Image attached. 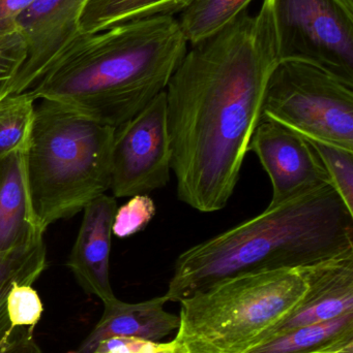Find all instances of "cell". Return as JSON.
Masks as SVG:
<instances>
[{
	"mask_svg": "<svg viewBox=\"0 0 353 353\" xmlns=\"http://www.w3.org/2000/svg\"><path fill=\"white\" fill-rule=\"evenodd\" d=\"M279 62L274 0L188 49L165 90L180 201L201 213L227 205Z\"/></svg>",
	"mask_w": 353,
	"mask_h": 353,
	"instance_id": "6da1fadb",
	"label": "cell"
},
{
	"mask_svg": "<svg viewBox=\"0 0 353 353\" xmlns=\"http://www.w3.org/2000/svg\"><path fill=\"white\" fill-rule=\"evenodd\" d=\"M187 51L173 16L81 33L28 92L116 128L166 90Z\"/></svg>",
	"mask_w": 353,
	"mask_h": 353,
	"instance_id": "7a4b0ae2",
	"label": "cell"
},
{
	"mask_svg": "<svg viewBox=\"0 0 353 353\" xmlns=\"http://www.w3.org/2000/svg\"><path fill=\"white\" fill-rule=\"evenodd\" d=\"M353 249V213L331 185L288 199L184 251L165 294L180 303L226 278L298 269Z\"/></svg>",
	"mask_w": 353,
	"mask_h": 353,
	"instance_id": "3957f363",
	"label": "cell"
},
{
	"mask_svg": "<svg viewBox=\"0 0 353 353\" xmlns=\"http://www.w3.org/2000/svg\"><path fill=\"white\" fill-rule=\"evenodd\" d=\"M26 150L33 212L39 226L70 218L111 188L115 128L41 99Z\"/></svg>",
	"mask_w": 353,
	"mask_h": 353,
	"instance_id": "277c9868",
	"label": "cell"
},
{
	"mask_svg": "<svg viewBox=\"0 0 353 353\" xmlns=\"http://www.w3.org/2000/svg\"><path fill=\"white\" fill-rule=\"evenodd\" d=\"M308 283L298 269L226 278L180 301L175 339L189 353H244L289 316Z\"/></svg>",
	"mask_w": 353,
	"mask_h": 353,
	"instance_id": "5b68a950",
	"label": "cell"
},
{
	"mask_svg": "<svg viewBox=\"0 0 353 353\" xmlns=\"http://www.w3.org/2000/svg\"><path fill=\"white\" fill-rule=\"evenodd\" d=\"M261 120L353 150V83L308 62L280 61L267 82Z\"/></svg>",
	"mask_w": 353,
	"mask_h": 353,
	"instance_id": "8992f818",
	"label": "cell"
},
{
	"mask_svg": "<svg viewBox=\"0 0 353 353\" xmlns=\"http://www.w3.org/2000/svg\"><path fill=\"white\" fill-rule=\"evenodd\" d=\"M280 61L319 66L353 83V14L336 0H274Z\"/></svg>",
	"mask_w": 353,
	"mask_h": 353,
	"instance_id": "52a82bcc",
	"label": "cell"
},
{
	"mask_svg": "<svg viewBox=\"0 0 353 353\" xmlns=\"http://www.w3.org/2000/svg\"><path fill=\"white\" fill-rule=\"evenodd\" d=\"M172 149L166 91L115 128L112 146L114 197L149 194L163 188L171 175Z\"/></svg>",
	"mask_w": 353,
	"mask_h": 353,
	"instance_id": "ba28073f",
	"label": "cell"
},
{
	"mask_svg": "<svg viewBox=\"0 0 353 353\" xmlns=\"http://www.w3.org/2000/svg\"><path fill=\"white\" fill-rule=\"evenodd\" d=\"M88 0H35L17 19L27 57L4 97L31 90L81 34L79 23ZM3 97V99H4Z\"/></svg>",
	"mask_w": 353,
	"mask_h": 353,
	"instance_id": "9c48e42d",
	"label": "cell"
},
{
	"mask_svg": "<svg viewBox=\"0 0 353 353\" xmlns=\"http://www.w3.org/2000/svg\"><path fill=\"white\" fill-rule=\"evenodd\" d=\"M267 172L273 188L269 207L330 185L318 157L306 139L269 120H260L249 144Z\"/></svg>",
	"mask_w": 353,
	"mask_h": 353,
	"instance_id": "30bf717a",
	"label": "cell"
},
{
	"mask_svg": "<svg viewBox=\"0 0 353 353\" xmlns=\"http://www.w3.org/2000/svg\"><path fill=\"white\" fill-rule=\"evenodd\" d=\"M298 270L308 283L304 299L289 316L267 331L256 345L287 332L353 312V249Z\"/></svg>",
	"mask_w": 353,
	"mask_h": 353,
	"instance_id": "8fae6325",
	"label": "cell"
},
{
	"mask_svg": "<svg viewBox=\"0 0 353 353\" xmlns=\"http://www.w3.org/2000/svg\"><path fill=\"white\" fill-rule=\"evenodd\" d=\"M117 209L115 197H97L84 208V216L68 267L81 288L103 304L115 300L110 282L112 225Z\"/></svg>",
	"mask_w": 353,
	"mask_h": 353,
	"instance_id": "7c38bea8",
	"label": "cell"
},
{
	"mask_svg": "<svg viewBox=\"0 0 353 353\" xmlns=\"http://www.w3.org/2000/svg\"><path fill=\"white\" fill-rule=\"evenodd\" d=\"M165 294L144 302L124 303L117 298L104 305L103 316L81 343L78 353H93L99 342L130 337L160 342L180 327V316L165 310Z\"/></svg>",
	"mask_w": 353,
	"mask_h": 353,
	"instance_id": "4fadbf2b",
	"label": "cell"
},
{
	"mask_svg": "<svg viewBox=\"0 0 353 353\" xmlns=\"http://www.w3.org/2000/svg\"><path fill=\"white\" fill-rule=\"evenodd\" d=\"M29 192L26 150L0 161V254L43 240Z\"/></svg>",
	"mask_w": 353,
	"mask_h": 353,
	"instance_id": "5bb4252c",
	"label": "cell"
},
{
	"mask_svg": "<svg viewBox=\"0 0 353 353\" xmlns=\"http://www.w3.org/2000/svg\"><path fill=\"white\" fill-rule=\"evenodd\" d=\"M193 0H88L79 28L97 33L130 21L180 14Z\"/></svg>",
	"mask_w": 353,
	"mask_h": 353,
	"instance_id": "9a60e30c",
	"label": "cell"
},
{
	"mask_svg": "<svg viewBox=\"0 0 353 353\" xmlns=\"http://www.w3.org/2000/svg\"><path fill=\"white\" fill-rule=\"evenodd\" d=\"M46 267L44 240L0 254V350L10 343L17 331L10 327L6 313L10 288L16 283L32 285Z\"/></svg>",
	"mask_w": 353,
	"mask_h": 353,
	"instance_id": "2e32d148",
	"label": "cell"
},
{
	"mask_svg": "<svg viewBox=\"0 0 353 353\" xmlns=\"http://www.w3.org/2000/svg\"><path fill=\"white\" fill-rule=\"evenodd\" d=\"M353 337V312L287 332L244 353H313Z\"/></svg>",
	"mask_w": 353,
	"mask_h": 353,
	"instance_id": "e0dca14e",
	"label": "cell"
},
{
	"mask_svg": "<svg viewBox=\"0 0 353 353\" xmlns=\"http://www.w3.org/2000/svg\"><path fill=\"white\" fill-rule=\"evenodd\" d=\"M253 0H193L178 20L182 34L196 45L229 26L246 12Z\"/></svg>",
	"mask_w": 353,
	"mask_h": 353,
	"instance_id": "ac0fdd59",
	"label": "cell"
},
{
	"mask_svg": "<svg viewBox=\"0 0 353 353\" xmlns=\"http://www.w3.org/2000/svg\"><path fill=\"white\" fill-rule=\"evenodd\" d=\"M35 115V99L28 91L0 101V161L28 148Z\"/></svg>",
	"mask_w": 353,
	"mask_h": 353,
	"instance_id": "d6986e66",
	"label": "cell"
},
{
	"mask_svg": "<svg viewBox=\"0 0 353 353\" xmlns=\"http://www.w3.org/2000/svg\"><path fill=\"white\" fill-rule=\"evenodd\" d=\"M307 141L329 176L330 185L353 213V150L329 143Z\"/></svg>",
	"mask_w": 353,
	"mask_h": 353,
	"instance_id": "ffe728a7",
	"label": "cell"
},
{
	"mask_svg": "<svg viewBox=\"0 0 353 353\" xmlns=\"http://www.w3.org/2000/svg\"><path fill=\"white\" fill-rule=\"evenodd\" d=\"M155 213L157 207L149 194L131 196L130 201L116 209L112 234L120 239L130 238L145 230Z\"/></svg>",
	"mask_w": 353,
	"mask_h": 353,
	"instance_id": "44dd1931",
	"label": "cell"
},
{
	"mask_svg": "<svg viewBox=\"0 0 353 353\" xmlns=\"http://www.w3.org/2000/svg\"><path fill=\"white\" fill-rule=\"evenodd\" d=\"M6 313L12 329H35L44 312L43 303L37 290L27 284L16 283L6 298Z\"/></svg>",
	"mask_w": 353,
	"mask_h": 353,
	"instance_id": "7402d4cb",
	"label": "cell"
},
{
	"mask_svg": "<svg viewBox=\"0 0 353 353\" xmlns=\"http://www.w3.org/2000/svg\"><path fill=\"white\" fill-rule=\"evenodd\" d=\"M26 57V43L20 31L0 34V101L3 99Z\"/></svg>",
	"mask_w": 353,
	"mask_h": 353,
	"instance_id": "603a6c76",
	"label": "cell"
},
{
	"mask_svg": "<svg viewBox=\"0 0 353 353\" xmlns=\"http://www.w3.org/2000/svg\"><path fill=\"white\" fill-rule=\"evenodd\" d=\"M160 342L147 341L130 337H111L99 342L93 353H149Z\"/></svg>",
	"mask_w": 353,
	"mask_h": 353,
	"instance_id": "cb8c5ba5",
	"label": "cell"
},
{
	"mask_svg": "<svg viewBox=\"0 0 353 353\" xmlns=\"http://www.w3.org/2000/svg\"><path fill=\"white\" fill-rule=\"evenodd\" d=\"M35 0H0V34L18 30L17 19Z\"/></svg>",
	"mask_w": 353,
	"mask_h": 353,
	"instance_id": "d4e9b609",
	"label": "cell"
},
{
	"mask_svg": "<svg viewBox=\"0 0 353 353\" xmlns=\"http://www.w3.org/2000/svg\"><path fill=\"white\" fill-rule=\"evenodd\" d=\"M33 333V329L19 327L10 343L0 353H44L35 342Z\"/></svg>",
	"mask_w": 353,
	"mask_h": 353,
	"instance_id": "484cf974",
	"label": "cell"
},
{
	"mask_svg": "<svg viewBox=\"0 0 353 353\" xmlns=\"http://www.w3.org/2000/svg\"><path fill=\"white\" fill-rule=\"evenodd\" d=\"M149 353H189V352L180 341L174 339L173 341L167 342V343L160 342L158 347Z\"/></svg>",
	"mask_w": 353,
	"mask_h": 353,
	"instance_id": "4316f807",
	"label": "cell"
},
{
	"mask_svg": "<svg viewBox=\"0 0 353 353\" xmlns=\"http://www.w3.org/2000/svg\"><path fill=\"white\" fill-rule=\"evenodd\" d=\"M336 1L339 2L345 10L353 14V0H336Z\"/></svg>",
	"mask_w": 353,
	"mask_h": 353,
	"instance_id": "83f0119b",
	"label": "cell"
},
{
	"mask_svg": "<svg viewBox=\"0 0 353 353\" xmlns=\"http://www.w3.org/2000/svg\"><path fill=\"white\" fill-rule=\"evenodd\" d=\"M68 353H78V352H68Z\"/></svg>",
	"mask_w": 353,
	"mask_h": 353,
	"instance_id": "f1b7e54d",
	"label": "cell"
}]
</instances>
